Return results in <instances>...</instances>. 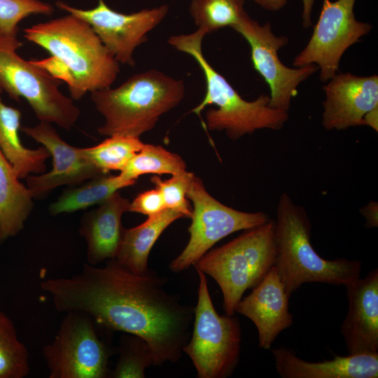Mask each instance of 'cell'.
<instances>
[{"instance_id": "obj_1", "label": "cell", "mask_w": 378, "mask_h": 378, "mask_svg": "<svg viewBox=\"0 0 378 378\" xmlns=\"http://www.w3.org/2000/svg\"><path fill=\"white\" fill-rule=\"evenodd\" d=\"M164 284L150 270L136 274L111 259L102 267L85 263L70 277L47 279L41 288L59 312H81L98 327L141 337L154 365H161L180 359L195 309L168 292Z\"/></svg>"}, {"instance_id": "obj_2", "label": "cell", "mask_w": 378, "mask_h": 378, "mask_svg": "<svg viewBox=\"0 0 378 378\" xmlns=\"http://www.w3.org/2000/svg\"><path fill=\"white\" fill-rule=\"evenodd\" d=\"M24 37L48 51L51 57L36 62L65 82L73 100L88 92L111 87L120 63L91 26L68 13L23 30Z\"/></svg>"}, {"instance_id": "obj_3", "label": "cell", "mask_w": 378, "mask_h": 378, "mask_svg": "<svg viewBox=\"0 0 378 378\" xmlns=\"http://www.w3.org/2000/svg\"><path fill=\"white\" fill-rule=\"evenodd\" d=\"M205 35L204 31L197 29L168 38L174 48L190 55L204 74L205 95L191 111L200 115L206 106L216 105V108L206 113V127L210 130L225 131L233 141L261 129H281L288 121V112L271 107L269 95L261 94L253 101L242 98L204 57L202 41Z\"/></svg>"}, {"instance_id": "obj_4", "label": "cell", "mask_w": 378, "mask_h": 378, "mask_svg": "<svg viewBox=\"0 0 378 378\" xmlns=\"http://www.w3.org/2000/svg\"><path fill=\"white\" fill-rule=\"evenodd\" d=\"M186 85L157 69L136 74L116 88L91 92L96 109L104 116L98 127L102 136L140 137L153 130L160 117L183 99Z\"/></svg>"}, {"instance_id": "obj_5", "label": "cell", "mask_w": 378, "mask_h": 378, "mask_svg": "<svg viewBox=\"0 0 378 378\" xmlns=\"http://www.w3.org/2000/svg\"><path fill=\"white\" fill-rule=\"evenodd\" d=\"M278 274L287 295L304 283L346 286L360 278L361 262L320 256L311 244V223L303 207L287 194L281 195L274 220Z\"/></svg>"}, {"instance_id": "obj_6", "label": "cell", "mask_w": 378, "mask_h": 378, "mask_svg": "<svg viewBox=\"0 0 378 378\" xmlns=\"http://www.w3.org/2000/svg\"><path fill=\"white\" fill-rule=\"evenodd\" d=\"M274 220L246 230L225 244L207 251L193 266L212 277L223 294L225 314L235 307L247 289L254 288L276 265Z\"/></svg>"}, {"instance_id": "obj_7", "label": "cell", "mask_w": 378, "mask_h": 378, "mask_svg": "<svg viewBox=\"0 0 378 378\" xmlns=\"http://www.w3.org/2000/svg\"><path fill=\"white\" fill-rule=\"evenodd\" d=\"M21 46L17 36L0 33V89L11 99H26L40 121L70 130L79 117V108L59 90L61 80L35 60H25L18 54Z\"/></svg>"}, {"instance_id": "obj_8", "label": "cell", "mask_w": 378, "mask_h": 378, "mask_svg": "<svg viewBox=\"0 0 378 378\" xmlns=\"http://www.w3.org/2000/svg\"><path fill=\"white\" fill-rule=\"evenodd\" d=\"M199 276L197 303L194 309L192 337L183 347L191 359L199 378H225L238 365L241 330L234 315H220L208 289L206 274Z\"/></svg>"}, {"instance_id": "obj_9", "label": "cell", "mask_w": 378, "mask_h": 378, "mask_svg": "<svg viewBox=\"0 0 378 378\" xmlns=\"http://www.w3.org/2000/svg\"><path fill=\"white\" fill-rule=\"evenodd\" d=\"M186 197L193 205L188 227L190 238L182 252L169 265L174 272L194 265L223 238L259 226L270 219L262 211L245 212L222 204L206 191L201 178L193 173Z\"/></svg>"}, {"instance_id": "obj_10", "label": "cell", "mask_w": 378, "mask_h": 378, "mask_svg": "<svg viewBox=\"0 0 378 378\" xmlns=\"http://www.w3.org/2000/svg\"><path fill=\"white\" fill-rule=\"evenodd\" d=\"M88 315L64 313L52 341L43 349L50 378H104L111 351Z\"/></svg>"}, {"instance_id": "obj_11", "label": "cell", "mask_w": 378, "mask_h": 378, "mask_svg": "<svg viewBox=\"0 0 378 378\" xmlns=\"http://www.w3.org/2000/svg\"><path fill=\"white\" fill-rule=\"evenodd\" d=\"M356 0H323L313 33L293 64L301 67L315 64L319 78L326 83L339 69L344 52L371 30V24L358 21L354 13Z\"/></svg>"}, {"instance_id": "obj_12", "label": "cell", "mask_w": 378, "mask_h": 378, "mask_svg": "<svg viewBox=\"0 0 378 378\" xmlns=\"http://www.w3.org/2000/svg\"><path fill=\"white\" fill-rule=\"evenodd\" d=\"M232 28L250 46L253 68L270 90V106L288 112L292 99L298 94L299 85L315 73L318 66L310 64L293 69L284 64L278 51L288 44V38L275 35L270 23L260 24L246 11Z\"/></svg>"}, {"instance_id": "obj_13", "label": "cell", "mask_w": 378, "mask_h": 378, "mask_svg": "<svg viewBox=\"0 0 378 378\" xmlns=\"http://www.w3.org/2000/svg\"><path fill=\"white\" fill-rule=\"evenodd\" d=\"M56 6L88 22L115 59L130 66L135 65V49L147 41L148 34L164 20L169 10L167 4H162L122 13L113 10L104 0H98L97 6L88 10L60 1Z\"/></svg>"}, {"instance_id": "obj_14", "label": "cell", "mask_w": 378, "mask_h": 378, "mask_svg": "<svg viewBox=\"0 0 378 378\" xmlns=\"http://www.w3.org/2000/svg\"><path fill=\"white\" fill-rule=\"evenodd\" d=\"M22 131L41 144L52 158L48 172L27 177V186L34 199L41 198L52 190L64 185H74L105 174L85 156L82 148L64 141L51 123L40 121L32 127H21Z\"/></svg>"}, {"instance_id": "obj_15", "label": "cell", "mask_w": 378, "mask_h": 378, "mask_svg": "<svg viewBox=\"0 0 378 378\" xmlns=\"http://www.w3.org/2000/svg\"><path fill=\"white\" fill-rule=\"evenodd\" d=\"M322 124L328 130L365 125L363 118L378 107V76L336 74L323 88Z\"/></svg>"}, {"instance_id": "obj_16", "label": "cell", "mask_w": 378, "mask_h": 378, "mask_svg": "<svg viewBox=\"0 0 378 378\" xmlns=\"http://www.w3.org/2000/svg\"><path fill=\"white\" fill-rule=\"evenodd\" d=\"M348 311L341 325L348 354L378 353V269L345 286Z\"/></svg>"}, {"instance_id": "obj_17", "label": "cell", "mask_w": 378, "mask_h": 378, "mask_svg": "<svg viewBox=\"0 0 378 378\" xmlns=\"http://www.w3.org/2000/svg\"><path fill=\"white\" fill-rule=\"evenodd\" d=\"M252 289L250 294L239 301L235 312L246 316L255 324L259 347L269 349L279 333L293 324V317L288 310L290 298L276 265Z\"/></svg>"}, {"instance_id": "obj_18", "label": "cell", "mask_w": 378, "mask_h": 378, "mask_svg": "<svg viewBox=\"0 0 378 378\" xmlns=\"http://www.w3.org/2000/svg\"><path fill=\"white\" fill-rule=\"evenodd\" d=\"M275 368L281 378H377L378 353L334 355L321 362L304 360L293 349H272Z\"/></svg>"}, {"instance_id": "obj_19", "label": "cell", "mask_w": 378, "mask_h": 378, "mask_svg": "<svg viewBox=\"0 0 378 378\" xmlns=\"http://www.w3.org/2000/svg\"><path fill=\"white\" fill-rule=\"evenodd\" d=\"M130 204L117 191L82 216L79 233L86 242L88 264L97 265L115 258L123 229L122 216L129 211Z\"/></svg>"}, {"instance_id": "obj_20", "label": "cell", "mask_w": 378, "mask_h": 378, "mask_svg": "<svg viewBox=\"0 0 378 378\" xmlns=\"http://www.w3.org/2000/svg\"><path fill=\"white\" fill-rule=\"evenodd\" d=\"M183 217L181 213L166 208L155 216H148L146 220L136 227H123L113 259L134 274L148 273L150 271L148 256L152 247L172 223Z\"/></svg>"}, {"instance_id": "obj_21", "label": "cell", "mask_w": 378, "mask_h": 378, "mask_svg": "<svg viewBox=\"0 0 378 378\" xmlns=\"http://www.w3.org/2000/svg\"><path fill=\"white\" fill-rule=\"evenodd\" d=\"M0 89V150L12 165L20 179L27 178L31 174H40L46 169V160L50 157L44 147L36 149L26 148L21 142L20 111L5 104Z\"/></svg>"}, {"instance_id": "obj_22", "label": "cell", "mask_w": 378, "mask_h": 378, "mask_svg": "<svg viewBox=\"0 0 378 378\" xmlns=\"http://www.w3.org/2000/svg\"><path fill=\"white\" fill-rule=\"evenodd\" d=\"M33 208L30 190L0 150V244L22 230Z\"/></svg>"}, {"instance_id": "obj_23", "label": "cell", "mask_w": 378, "mask_h": 378, "mask_svg": "<svg viewBox=\"0 0 378 378\" xmlns=\"http://www.w3.org/2000/svg\"><path fill=\"white\" fill-rule=\"evenodd\" d=\"M134 181L123 178L120 174H109L85 181L81 186L63 191L49 207L52 215L72 213L99 204L120 189L131 186Z\"/></svg>"}, {"instance_id": "obj_24", "label": "cell", "mask_w": 378, "mask_h": 378, "mask_svg": "<svg viewBox=\"0 0 378 378\" xmlns=\"http://www.w3.org/2000/svg\"><path fill=\"white\" fill-rule=\"evenodd\" d=\"M186 164L178 155L161 146L144 144L130 159L120 175L128 181H136L144 174L179 175L186 172Z\"/></svg>"}, {"instance_id": "obj_25", "label": "cell", "mask_w": 378, "mask_h": 378, "mask_svg": "<svg viewBox=\"0 0 378 378\" xmlns=\"http://www.w3.org/2000/svg\"><path fill=\"white\" fill-rule=\"evenodd\" d=\"M144 144L139 137L113 135L94 146L82 149L90 162L109 174L111 171L121 172Z\"/></svg>"}, {"instance_id": "obj_26", "label": "cell", "mask_w": 378, "mask_h": 378, "mask_svg": "<svg viewBox=\"0 0 378 378\" xmlns=\"http://www.w3.org/2000/svg\"><path fill=\"white\" fill-rule=\"evenodd\" d=\"M244 0H191L189 13L206 34L237 24L246 11Z\"/></svg>"}, {"instance_id": "obj_27", "label": "cell", "mask_w": 378, "mask_h": 378, "mask_svg": "<svg viewBox=\"0 0 378 378\" xmlns=\"http://www.w3.org/2000/svg\"><path fill=\"white\" fill-rule=\"evenodd\" d=\"M29 371L28 350L13 321L0 310V378H24Z\"/></svg>"}, {"instance_id": "obj_28", "label": "cell", "mask_w": 378, "mask_h": 378, "mask_svg": "<svg viewBox=\"0 0 378 378\" xmlns=\"http://www.w3.org/2000/svg\"><path fill=\"white\" fill-rule=\"evenodd\" d=\"M153 357L146 342L141 337L125 333L120 340L119 357L110 374L113 378H144Z\"/></svg>"}, {"instance_id": "obj_29", "label": "cell", "mask_w": 378, "mask_h": 378, "mask_svg": "<svg viewBox=\"0 0 378 378\" xmlns=\"http://www.w3.org/2000/svg\"><path fill=\"white\" fill-rule=\"evenodd\" d=\"M52 5L41 0H0V33L17 36L18 24L31 15H50Z\"/></svg>"}, {"instance_id": "obj_30", "label": "cell", "mask_w": 378, "mask_h": 378, "mask_svg": "<svg viewBox=\"0 0 378 378\" xmlns=\"http://www.w3.org/2000/svg\"><path fill=\"white\" fill-rule=\"evenodd\" d=\"M192 172H186L179 175H173L167 180H162L153 176L150 181L160 192L166 208L181 213L183 217L190 218L192 209L188 202L186 192Z\"/></svg>"}, {"instance_id": "obj_31", "label": "cell", "mask_w": 378, "mask_h": 378, "mask_svg": "<svg viewBox=\"0 0 378 378\" xmlns=\"http://www.w3.org/2000/svg\"><path fill=\"white\" fill-rule=\"evenodd\" d=\"M166 209L162 195L156 188L138 194L130 202L129 211L148 216H155Z\"/></svg>"}, {"instance_id": "obj_32", "label": "cell", "mask_w": 378, "mask_h": 378, "mask_svg": "<svg viewBox=\"0 0 378 378\" xmlns=\"http://www.w3.org/2000/svg\"><path fill=\"white\" fill-rule=\"evenodd\" d=\"M363 216L366 219L368 227H374L378 225L377 205L373 202V205H367L361 210Z\"/></svg>"}, {"instance_id": "obj_33", "label": "cell", "mask_w": 378, "mask_h": 378, "mask_svg": "<svg viewBox=\"0 0 378 378\" xmlns=\"http://www.w3.org/2000/svg\"><path fill=\"white\" fill-rule=\"evenodd\" d=\"M254 1L265 10L276 11L285 6L288 0H254Z\"/></svg>"}, {"instance_id": "obj_34", "label": "cell", "mask_w": 378, "mask_h": 378, "mask_svg": "<svg viewBox=\"0 0 378 378\" xmlns=\"http://www.w3.org/2000/svg\"><path fill=\"white\" fill-rule=\"evenodd\" d=\"M302 26L305 28L312 25L311 14L313 6L316 0H302Z\"/></svg>"}, {"instance_id": "obj_35", "label": "cell", "mask_w": 378, "mask_h": 378, "mask_svg": "<svg viewBox=\"0 0 378 378\" xmlns=\"http://www.w3.org/2000/svg\"><path fill=\"white\" fill-rule=\"evenodd\" d=\"M365 126H370L376 132L378 131V107H376L368 113L363 118Z\"/></svg>"}]
</instances>
